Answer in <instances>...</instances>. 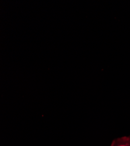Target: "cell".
<instances>
[{"label": "cell", "mask_w": 130, "mask_h": 146, "mask_svg": "<svg viewBox=\"0 0 130 146\" xmlns=\"http://www.w3.org/2000/svg\"><path fill=\"white\" fill-rule=\"evenodd\" d=\"M111 146H130V137H123L113 141Z\"/></svg>", "instance_id": "6da1fadb"}]
</instances>
